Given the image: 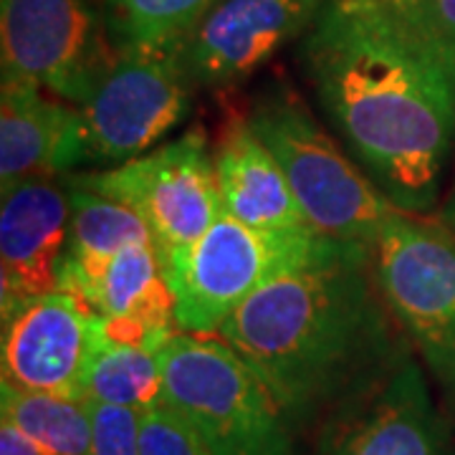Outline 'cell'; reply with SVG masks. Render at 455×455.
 Masks as SVG:
<instances>
[{
  "instance_id": "2",
  "label": "cell",
  "mask_w": 455,
  "mask_h": 455,
  "mask_svg": "<svg viewBox=\"0 0 455 455\" xmlns=\"http://www.w3.org/2000/svg\"><path fill=\"white\" fill-rule=\"evenodd\" d=\"M372 271V248L341 245L283 274L220 326L274 392L293 427L337 412L407 357L405 341Z\"/></svg>"
},
{
  "instance_id": "13",
  "label": "cell",
  "mask_w": 455,
  "mask_h": 455,
  "mask_svg": "<svg viewBox=\"0 0 455 455\" xmlns=\"http://www.w3.org/2000/svg\"><path fill=\"white\" fill-rule=\"evenodd\" d=\"M71 200L64 180L31 178L5 185L0 200L3 316L61 289L68 256Z\"/></svg>"
},
{
  "instance_id": "5",
  "label": "cell",
  "mask_w": 455,
  "mask_h": 455,
  "mask_svg": "<svg viewBox=\"0 0 455 455\" xmlns=\"http://www.w3.org/2000/svg\"><path fill=\"white\" fill-rule=\"evenodd\" d=\"M337 243L316 233H271L226 211L164 274L185 334L218 337L226 319L266 283L331 256Z\"/></svg>"
},
{
  "instance_id": "23",
  "label": "cell",
  "mask_w": 455,
  "mask_h": 455,
  "mask_svg": "<svg viewBox=\"0 0 455 455\" xmlns=\"http://www.w3.org/2000/svg\"><path fill=\"white\" fill-rule=\"evenodd\" d=\"M455 64V0H392Z\"/></svg>"
},
{
  "instance_id": "14",
  "label": "cell",
  "mask_w": 455,
  "mask_h": 455,
  "mask_svg": "<svg viewBox=\"0 0 455 455\" xmlns=\"http://www.w3.org/2000/svg\"><path fill=\"white\" fill-rule=\"evenodd\" d=\"M82 107L38 84L3 79L0 92V185L64 178L84 164Z\"/></svg>"
},
{
  "instance_id": "11",
  "label": "cell",
  "mask_w": 455,
  "mask_h": 455,
  "mask_svg": "<svg viewBox=\"0 0 455 455\" xmlns=\"http://www.w3.org/2000/svg\"><path fill=\"white\" fill-rule=\"evenodd\" d=\"M326 0H218L185 38L196 86L230 89L314 26Z\"/></svg>"
},
{
  "instance_id": "24",
  "label": "cell",
  "mask_w": 455,
  "mask_h": 455,
  "mask_svg": "<svg viewBox=\"0 0 455 455\" xmlns=\"http://www.w3.org/2000/svg\"><path fill=\"white\" fill-rule=\"evenodd\" d=\"M0 455H46L26 433L3 418L0 423Z\"/></svg>"
},
{
  "instance_id": "25",
  "label": "cell",
  "mask_w": 455,
  "mask_h": 455,
  "mask_svg": "<svg viewBox=\"0 0 455 455\" xmlns=\"http://www.w3.org/2000/svg\"><path fill=\"white\" fill-rule=\"evenodd\" d=\"M443 220L440 223H445L448 228H453L455 230V185H453V196H451V200L445 203V208H443V215H440Z\"/></svg>"
},
{
  "instance_id": "3",
  "label": "cell",
  "mask_w": 455,
  "mask_h": 455,
  "mask_svg": "<svg viewBox=\"0 0 455 455\" xmlns=\"http://www.w3.org/2000/svg\"><path fill=\"white\" fill-rule=\"evenodd\" d=\"M248 124L276 157L309 226L322 238L372 248L392 218L405 212L341 152L291 89L263 92L251 107Z\"/></svg>"
},
{
  "instance_id": "17",
  "label": "cell",
  "mask_w": 455,
  "mask_h": 455,
  "mask_svg": "<svg viewBox=\"0 0 455 455\" xmlns=\"http://www.w3.org/2000/svg\"><path fill=\"white\" fill-rule=\"evenodd\" d=\"M3 418L46 455H89L92 418L89 400H71L49 392H28L0 382Z\"/></svg>"
},
{
  "instance_id": "19",
  "label": "cell",
  "mask_w": 455,
  "mask_h": 455,
  "mask_svg": "<svg viewBox=\"0 0 455 455\" xmlns=\"http://www.w3.org/2000/svg\"><path fill=\"white\" fill-rule=\"evenodd\" d=\"M66 188L71 200L68 263H97L112 259L127 245L152 243L149 228L132 208L92 190Z\"/></svg>"
},
{
  "instance_id": "4",
  "label": "cell",
  "mask_w": 455,
  "mask_h": 455,
  "mask_svg": "<svg viewBox=\"0 0 455 455\" xmlns=\"http://www.w3.org/2000/svg\"><path fill=\"white\" fill-rule=\"evenodd\" d=\"M160 362L163 400L193 425L212 455H296L283 407L220 337L178 331Z\"/></svg>"
},
{
  "instance_id": "15",
  "label": "cell",
  "mask_w": 455,
  "mask_h": 455,
  "mask_svg": "<svg viewBox=\"0 0 455 455\" xmlns=\"http://www.w3.org/2000/svg\"><path fill=\"white\" fill-rule=\"evenodd\" d=\"M61 289L76 291L104 322L142 329L160 339L178 334L175 293L155 243H134L97 263L64 266Z\"/></svg>"
},
{
  "instance_id": "20",
  "label": "cell",
  "mask_w": 455,
  "mask_h": 455,
  "mask_svg": "<svg viewBox=\"0 0 455 455\" xmlns=\"http://www.w3.org/2000/svg\"><path fill=\"white\" fill-rule=\"evenodd\" d=\"M218 0H107V26L122 46L188 38Z\"/></svg>"
},
{
  "instance_id": "16",
  "label": "cell",
  "mask_w": 455,
  "mask_h": 455,
  "mask_svg": "<svg viewBox=\"0 0 455 455\" xmlns=\"http://www.w3.org/2000/svg\"><path fill=\"white\" fill-rule=\"evenodd\" d=\"M212 155L223 211L230 218L271 233H316L281 164L248 119H230Z\"/></svg>"
},
{
  "instance_id": "18",
  "label": "cell",
  "mask_w": 455,
  "mask_h": 455,
  "mask_svg": "<svg viewBox=\"0 0 455 455\" xmlns=\"http://www.w3.org/2000/svg\"><path fill=\"white\" fill-rule=\"evenodd\" d=\"M101 322V319H99ZM155 347L122 344L101 337L86 377V400L142 410L163 400V362Z\"/></svg>"
},
{
  "instance_id": "7",
  "label": "cell",
  "mask_w": 455,
  "mask_h": 455,
  "mask_svg": "<svg viewBox=\"0 0 455 455\" xmlns=\"http://www.w3.org/2000/svg\"><path fill=\"white\" fill-rule=\"evenodd\" d=\"M193 89L185 38L122 46L97 92L82 104L84 164H122L152 152L188 119Z\"/></svg>"
},
{
  "instance_id": "21",
  "label": "cell",
  "mask_w": 455,
  "mask_h": 455,
  "mask_svg": "<svg viewBox=\"0 0 455 455\" xmlns=\"http://www.w3.org/2000/svg\"><path fill=\"white\" fill-rule=\"evenodd\" d=\"M140 445L142 455H212L193 425L164 400L142 412Z\"/></svg>"
},
{
  "instance_id": "8",
  "label": "cell",
  "mask_w": 455,
  "mask_h": 455,
  "mask_svg": "<svg viewBox=\"0 0 455 455\" xmlns=\"http://www.w3.org/2000/svg\"><path fill=\"white\" fill-rule=\"evenodd\" d=\"M372 271L400 329L455 392L453 228L397 212L374 241Z\"/></svg>"
},
{
  "instance_id": "9",
  "label": "cell",
  "mask_w": 455,
  "mask_h": 455,
  "mask_svg": "<svg viewBox=\"0 0 455 455\" xmlns=\"http://www.w3.org/2000/svg\"><path fill=\"white\" fill-rule=\"evenodd\" d=\"M3 79L38 84L82 107L114 56L86 0H0Z\"/></svg>"
},
{
  "instance_id": "22",
  "label": "cell",
  "mask_w": 455,
  "mask_h": 455,
  "mask_svg": "<svg viewBox=\"0 0 455 455\" xmlns=\"http://www.w3.org/2000/svg\"><path fill=\"white\" fill-rule=\"evenodd\" d=\"M92 451L89 455H142V410L89 400Z\"/></svg>"
},
{
  "instance_id": "6",
  "label": "cell",
  "mask_w": 455,
  "mask_h": 455,
  "mask_svg": "<svg viewBox=\"0 0 455 455\" xmlns=\"http://www.w3.org/2000/svg\"><path fill=\"white\" fill-rule=\"evenodd\" d=\"M61 180L137 212L149 228L164 274L223 215L215 155L203 130L185 132L127 163L68 172Z\"/></svg>"
},
{
  "instance_id": "1",
  "label": "cell",
  "mask_w": 455,
  "mask_h": 455,
  "mask_svg": "<svg viewBox=\"0 0 455 455\" xmlns=\"http://www.w3.org/2000/svg\"><path fill=\"white\" fill-rule=\"evenodd\" d=\"M301 61L374 185L400 211H433L455 142L453 61L392 0H326Z\"/></svg>"
},
{
  "instance_id": "10",
  "label": "cell",
  "mask_w": 455,
  "mask_h": 455,
  "mask_svg": "<svg viewBox=\"0 0 455 455\" xmlns=\"http://www.w3.org/2000/svg\"><path fill=\"white\" fill-rule=\"evenodd\" d=\"M99 347V314L76 291L38 296L3 316V382L28 392L86 400Z\"/></svg>"
},
{
  "instance_id": "12",
  "label": "cell",
  "mask_w": 455,
  "mask_h": 455,
  "mask_svg": "<svg viewBox=\"0 0 455 455\" xmlns=\"http://www.w3.org/2000/svg\"><path fill=\"white\" fill-rule=\"evenodd\" d=\"M319 455H453L415 359L407 355L385 379L339 407Z\"/></svg>"
}]
</instances>
